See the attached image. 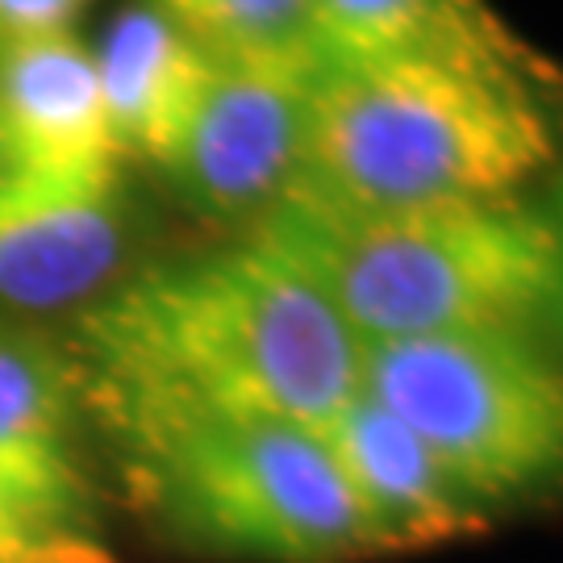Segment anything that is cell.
I'll return each mask as SVG.
<instances>
[{"mask_svg": "<svg viewBox=\"0 0 563 563\" xmlns=\"http://www.w3.org/2000/svg\"><path fill=\"white\" fill-rule=\"evenodd\" d=\"M92 51L67 30L0 46V167L104 172L118 159Z\"/></svg>", "mask_w": 563, "mask_h": 563, "instance_id": "10", "label": "cell"}, {"mask_svg": "<svg viewBox=\"0 0 563 563\" xmlns=\"http://www.w3.org/2000/svg\"><path fill=\"white\" fill-rule=\"evenodd\" d=\"M246 239L292 263L360 342L539 334L560 305V230L514 197L367 209L288 192Z\"/></svg>", "mask_w": 563, "mask_h": 563, "instance_id": "2", "label": "cell"}, {"mask_svg": "<svg viewBox=\"0 0 563 563\" xmlns=\"http://www.w3.org/2000/svg\"><path fill=\"white\" fill-rule=\"evenodd\" d=\"M80 372L38 334L0 325V493L42 522L92 534L76 455Z\"/></svg>", "mask_w": 563, "mask_h": 563, "instance_id": "9", "label": "cell"}, {"mask_svg": "<svg viewBox=\"0 0 563 563\" xmlns=\"http://www.w3.org/2000/svg\"><path fill=\"white\" fill-rule=\"evenodd\" d=\"M163 13L209 59L263 63L288 71L322 67L313 0H163Z\"/></svg>", "mask_w": 563, "mask_h": 563, "instance_id": "13", "label": "cell"}, {"mask_svg": "<svg viewBox=\"0 0 563 563\" xmlns=\"http://www.w3.org/2000/svg\"><path fill=\"white\" fill-rule=\"evenodd\" d=\"M80 4L84 0H0V34L21 38V34L67 30V21Z\"/></svg>", "mask_w": 563, "mask_h": 563, "instance_id": "15", "label": "cell"}, {"mask_svg": "<svg viewBox=\"0 0 563 563\" xmlns=\"http://www.w3.org/2000/svg\"><path fill=\"white\" fill-rule=\"evenodd\" d=\"M130 218L113 167H0V305L59 309L101 292L125 260Z\"/></svg>", "mask_w": 563, "mask_h": 563, "instance_id": "7", "label": "cell"}, {"mask_svg": "<svg viewBox=\"0 0 563 563\" xmlns=\"http://www.w3.org/2000/svg\"><path fill=\"white\" fill-rule=\"evenodd\" d=\"M551 155L518 63L405 55L322 63L309 76L292 192L334 205L514 197Z\"/></svg>", "mask_w": 563, "mask_h": 563, "instance_id": "3", "label": "cell"}, {"mask_svg": "<svg viewBox=\"0 0 563 563\" xmlns=\"http://www.w3.org/2000/svg\"><path fill=\"white\" fill-rule=\"evenodd\" d=\"M76 372L84 397H176L318 430L360 393V339L292 263L242 239L92 305Z\"/></svg>", "mask_w": 563, "mask_h": 563, "instance_id": "1", "label": "cell"}, {"mask_svg": "<svg viewBox=\"0 0 563 563\" xmlns=\"http://www.w3.org/2000/svg\"><path fill=\"white\" fill-rule=\"evenodd\" d=\"M309 76L263 63L209 59L201 92L159 167L205 218L260 222L297 184Z\"/></svg>", "mask_w": 563, "mask_h": 563, "instance_id": "6", "label": "cell"}, {"mask_svg": "<svg viewBox=\"0 0 563 563\" xmlns=\"http://www.w3.org/2000/svg\"><path fill=\"white\" fill-rule=\"evenodd\" d=\"M184 539L255 563H342L372 539L318 430L176 397H84Z\"/></svg>", "mask_w": 563, "mask_h": 563, "instance_id": "4", "label": "cell"}, {"mask_svg": "<svg viewBox=\"0 0 563 563\" xmlns=\"http://www.w3.org/2000/svg\"><path fill=\"white\" fill-rule=\"evenodd\" d=\"M0 563H113L97 534L42 522L0 493Z\"/></svg>", "mask_w": 563, "mask_h": 563, "instance_id": "14", "label": "cell"}, {"mask_svg": "<svg viewBox=\"0 0 563 563\" xmlns=\"http://www.w3.org/2000/svg\"><path fill=\"white\" fill-rule=\"evenodd\" d=\"M313 34L322 63L405 55L518 59V46L484 0H313Z\"/></svg>", "mask_w": 563, "mask_h": 563, "instance_id": "12", "label": "cell"}, {"mask_svg": "<svg viewBox=\"0 0 563 563\" xmlns=\"http://www.w3.org/2000/svg\"><path fill=\"white\" fill-rule=\"evenodd\" d=\"M118 151L159 163L201 92L209 55L163 9H125L92 55Z\"/></svg>", "mask_w": 563, "mask_h": 563, "instance_id": "11", "label": "cell"}, {"mask_svg": "<svg viewBox=\"0 0 563 563\" xmlns=\"http://www.w3.org/2000/svg\"><path fill=\"white\" fill-rule=\"evenodd\" d=\"M360 388L397 413L481 505L560 463L563 388L539 334L460 330L360 342Z\"/></svg>", "mask_w": 563, "mask_h": 563, "instance_id": "5", "label": "cell"}, {"mask_svg": "<svg viewBox=\"0 0 563 563\" xmlns=\"http://www.w3.org/2000/svg\"><path fill=\"white\" fill-rule=\"evenodd\" d=\"M318 439L360 509L372 551L446 543L484 522V505L363 388L318 426Z\"/></svg>", "mask_w": 563, "mask_h": 563, "instance_id": "8", "label": "cell"}]
</instances>
